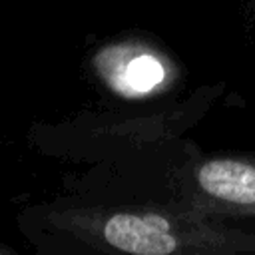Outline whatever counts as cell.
<instances>
[{
    "label": "cell",
    "instance_id": "3957f363",
    "mask_svg": "<svg viewBox=\"0 0 255 255\" xmlns=\"http://www.w3.org/2000/svg\"><path fill=\"white\" fill-rule=\"evenodd\" d=\"M243 6H245V18H247L249 32L255 40V0H243Z\"/></svg>",
    "mask_w": 255,
    "mask_h": 255
},
{
    "label": "cell",
    "instance_id": "6da1fadb",
    "mask_svg": "<svg viewBox=\"0 0 255 255\" xmlns=\"http://www.w3.org/2000/svg\"><path fill=\"white\" fill-rule=\"evenodd\" d=\"M205 207L239 219H255V155H213L193 169Z\"/></svg>",
    "mask_w": 255,
    "mask_h": 255
},
{
    "label": "cell",
    "instance_id": "7a4b0ae2",
    "mask_svg": "<svg viewBox=\"0 0 255 255\" xmlns=\"http://www.w3.org/2000/svg\"><path fill=\"white\" fill-rule=\"evenodd\" d=\"M165 80V68L163 64L147 52L135 54L129 60H126L116 76V84L120 90L129 94H147L155 90Z\"/></svg>",
    "mask_w": 255,
    "mask_h": 255
}]
</instances>
